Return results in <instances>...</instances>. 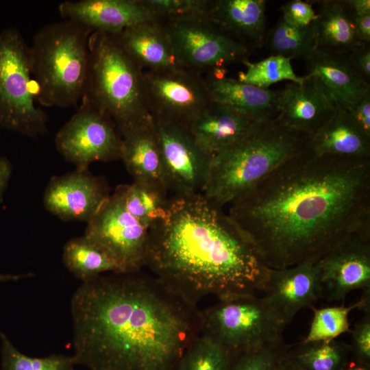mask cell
<instances>
[{
  "instance_id": "cell-1",
  "label": "cell",
  "mask_w": 370,
  "mask_h": 370,
  "mask_svg": "<svg viewBox=\"0 0 370 370\" xmlns=\"http://www.w3.org/2000/svg\"><path fill=\"white\" fill-rule=\"evenodd\" d=\"M227 213L267 267L319 259L345 237L370 231V158L317 156L306 147Z\"/></svg>"
},
{
  "instance_id": "cell-2",
  "label": "cell",
  "mask_w": 370,
  "mask_h": 370,
  "mask_svg": "<svg viewBox=\"0 0 370 370\" xmlns=\"http://www.w3.org/2000/svg\"><path fill=\"white\" fill-rule=\"evenodd\" d=\"M71 311L73 357L88 370H179L202 332L197 305L141 270L82 282Z\"/></svg>"
},
{
  "instance_id": "cell-3",
  "label": "cell",
  "mask_w": 370,
  "mask_h": 370,
  "mask_svg": "<svg viewBox=\"0 0 370 370\" xmlns=\"http://www.w3.org/2000/svg\"><path fill=\"white\" fill-rule=\"evenodd\" d=\"M145 267L197 305L208 295H258L269 270L228 213L201 193L169 200L149 228Z\"/></svg>"
},
{
  "instance_id": "cell-4",
  "label": "cell",
  "mask_w": 370,
  "mask_h": 370,
  "mask_svg": "<svg viewBox=\"0 0 370 370\" xmlns=\"http://www.w3.org/2000/svg\"><path fill=\"white\" fill-rule=\"evenodd\" d=\"M309 137L275 117L256 123L238 142L211 158L201 194L221 208L231 205L301 152Z\"/></svg>"
},
{
  "instance_id": "cell-5",
  "label": "cell",
  "mask_w": 370,
  "mask_h": 370,
  "mask_svg": "<svg viewBox=\"0 0 370 370\" xmlns=\"http://www.w3.org/2000/svg\"><path fill=\"white\" fill-rule=\"evenodd\" d=\"M87 27L68 19L39 29L29 47L36 100L42 106L66 108L81 101L90 76Z\"/></svg>"
},
{
  "instance_id": "cell-6",
  "label": "cell",
  "mask_w": 370,
  "mask_h": 370,
  "mask_svg": "<svg viewBox=\"0 0 370 370\" xmlns=\"http://www.w3.org/2000/svg\"><path fill=\"white\" fill-rule=\"evenodd\" d=\"M86 96L115 125L119 134L153 121L145 95L143 70L127 54L116 36L92 32Z\"/></svg>"
},
{
  "instance_id": "cell-7",
  "label": "cell",
  "mask_w": 370,
  "mask_h": 370,
  "mask_svg": "<svg viewBox=\"0 0 370 370\" xmlns=\"http://www.w3.org/2000/svg\"><path fill=\"white\" fill-rule=\"evenodd\" d=\"M29 47L15 28L0 32V127L25 136L47 133L48 116L35 104Z\"/></svg>"
},
{
  "instance_id": "cell-8",
  "label": "cell",
  "mask_w": 370,
  "mask_h": 370,
  "mask_svg": "<svg viewBox=\"0 0 370 370\" xmlns=\"http://www.w3.org/2000/svg\"><path fill=\"white\" fill-rule=\"evenodd\" d=\"M202 333L230 353L283 341L286 325L262 296L243 294L219 299L201 310Z\"/></svg>"
},
{
  "instance_id": "cell-9",
  "label": "cell",
  "mask_w": 370,
  "mask_h": 370,
  "mask_svg": "<svg viewBox=\"0 0 370 370\" xmlns=\"http://www.w3.org/2000/svg\"><path fill=\"white\" fill-rule=\"evenodd\" d=\"M162 21L183 66L201 75L243 63L254 51L205 18L186 16Z\"/></svg>"
},
{
  "instance_id": "cell-10",
  "label": "cell",
  "mask_w": 370,
  "mask_h": 370,
  "mask_svg": "<svg viewBox=\"0 0 370 370\" xmlns=\"http://www.w3.org/2000/svg\"><path fill=\"white\" fill-rule=\"evenodd\" d=\"M76 113L56 136L58 152L77 169L120 159L122 138L112 120L86 96Z\"/></svg>"
},
{
  "instance_id": "cell-11",
  "label": "cell",
  "mask_w": 370,
  "mask_h": 370,
  "mask_svg": "<svg viewBox=\"0 0 370 370\" xmlns=\"http://www.w3.org/2000/svg\"><path fill=\"white\" fill-rule=\"evenodd\" d=\"M149 228L125 209L116 189L87 223L84 236L102 247L121 273L134 272L145 267Z\"/></svg>"
},
{
  "instance_id": "cell-12",
  "label": "cell",
  "mask_w": 370,
  "mask_h": 370,
  "mask_svg": "<svg viewBox=\"0 0 370 370\" xmlns=\"http://www.w3.org/2000/svg\"><path fill=\"white\" fill-rule=\"evenodd\" d=\"M146 99L153 119L188 129L211 102L204 76L186 69L144 71Z\"/></svg>"
},
{
  "instance_id": "cell-13",
  "label": "cell",
  "mask_w": 370,
  "mask_h": 370,
  "mask_svg": "<svg viewBox=\"0 0 370 370\" xmlns=\"http://www.w3.org/2000/svg\"><path fill=\"white\" fill-rule=\"evenodd\" d=\"M168 190L174 195L201 193L211 158L182 126L153 119Z\"/></svg>"
},
{
  "instance_id": "cell-14",
  "label": "cell",
  "mask_w": 370,
  "mask_h": 370,
  "mask_svg": "<svg viewBox=\"0 0 370 370\" xmlns=\"http://www.w3.org/2000/svg\"><path fill=\"white\" fill-rule=\"evenodd\" d=\"M320 299L343 301L354 291H370V231L351 234L319 260Z\"/></svg>"
},
{
  "instance_id": "cell-15",
  "label": "cell",
  "mask_w": 370,
  "mask_h": 370,
  "mask_svg": "<svg viewBox=\"0 0 370 370\" xmlns=\"http://www.w3.org/2000/svg\"><path fill=\"white\" fill-rule=\"evenodd\" d=\"M105 181L88 169L53 177L45 190L43 204L64 221L88 223L110 197Z\"/></svg>"
},
{
  "instance_id": "cell-16",
  "label": "cell",
  "mask_w": 370,
  "mask_h": 370,
  "mask_svg": "<svg viewBox=\"0 0 370 370\" xmlns=\"http://www.w3.org/2000/svg\"><path fill=\"white\" fill-rule=\"evenodd\" d=\"M319 260L310 258L282 269L269 268L260 293L286 325L299 310L314 306L320 299Z\"/></svg>"
},
{
  "instance_id": "cell-17",
  "label": "cell",
  "mask_w": 370,
  "mask_h": 370,
  "mask_svg": "<svg viewBox=\"0 0 370 370\" xmlns=\"http://www.w3.org/2000/svg\"><path fill=\"white\" fill-rule=\"evenodd\" d=\"M337 106L322 83L306 75L301 84L280 90L276 119L310 136L334 114Z\"/></svg>"
},
{
  "instance_id": "cell-18",
  "label": "cell",
  "mask_w": 370,
  "mask_h": 370,
  "mask_svg": "<svg viewBox=\"0 0 370 370\" xmlns=\"http://www.w3.org/2000/svg\"><path fill=\"white\" fill-rule=\"evenodd\" d=\"M63 19L80 24L92 32L118 36L125 29L160 20L140 0L66 1L58 6Z\"/></svg>"
},
{
  "instance_id": "cell-19",
  "label": "cell",
  "mask_w": 370,
  "mask_h": 370,
  "mask_svg": "<svg viewBox=\"0 0 370 370\" xmlns=\"http://www.w3.org/2000/svg\"><path fill=\"white\" fill-rule=\"evenodd\" d=\"M210 101L257 122L276 116L280 90L262 88L226 76L225 68L204 77Z\"/></svg>"
},
{
  "instance_id": "cell-20",
  "label": "cell",
  "mask_w": 370,
  "mask_h": 370,
  "mask_svg": "<svg viewBox=\"0 0 370 370\" xmlns=\"http://www.w3.org/2000/svg\"><path fill=\"white\" fill-rule=\"evenodd\" d=\"M116 36L127 54L143 71L185 69L162 20L129 27Z\"/></svg>"
},
{
  "instance_id": "cell-21",
  "label": "cell",
  "mask_w": 370,
  "mask_h": 370,
  "mask_svg": "<svg viewBox=\"0 0 370 370\" xmlns=\"http://www.w3.org/2000/svg\"><path fill=\"white\" fill-rule=\"evenodd\" d=\"M266 3L264 0H210L205 18L254 50L264 45Z\"/></svg>"
},
{
  "instance_id": "cell-22",
  "label": "cell",
  "mask_w": 370,
  "mask_h": 370,
  "mask_svg": "<svg viewBox=\"0 0 370 370\" xmlns=\"http://www.w3.org/2000/svg\"><path fill=\"white\" fill-rule=\"evenodd\" d=\"M258 123L211 101L188 130L197 145L212 158L238 142Z\"/></svg>"
},
{
  "instance_id": "cell-23",
  "label": "cell",
  "mask_w": 370,
  "mask_h": 370,
  "mask_svg": "<svg viewBox=\"0 0 370 370\" xmlns=\"http://www.w3.org/2000/svg\"><path fill=\"white\" fill-rule=\"evenodd\" d=\"M306 148L317 156L370 158V138L355 123L348 111L338 106L309 137Z\"/></svg>"
},
{
  "instance_id": "cell-24",
  "label": "cell",
  "mask_w": 370,
  "mask_h": 370,
  "mask_svg": "<svg viewBox=\"0 0 370 370\" xmlns=\"http://www.w3.org/2000/svg\"><path fill=\"white\" fill-rule=\"evenodd\" d=\"M121 138L120 159L134 181L151 184L168 191L153 121Z\"/></svg>"
},
{
  "instance_id": "cell-25",
  "label": "cell",
  "mask_w": 370,
  "mask_h": 370,
  "mask_svg": "<svg viewBox=\"0 0 370 370\" xmlns=\"http://www.w3.org/2000/svg\"><path fill=\"white\" fill-rule=\"evenodd\" d=\"M306 64L307 75L322 83L338 107L347 108L370 92V85L357 76L345 56L315 50Z\"/></svg>"
},
{
  "instance_id": "cell-26",
  "label": "cell",
  "mask_w": 370,
  "mask_h": 370,
  "mask_svg": "<svg viewBox=\"0 0 370 370\" xmlns=\"http://www.w3.org/2000/svg\"><path fill=\"white\" fill-rule=\"evenodd\" d=\"M315 2L319 4L312 23L316 50L347 55L360 43L355 32L352 10L346 0Z\"/></svg>"
},
{
  "instance_id": "cell-27",
  "label": "cell",
  "mask_w": 370,
  "mask_h": 370,
  "mask_svg": "<svg viewBox=\"0 0 370 370\" xmlns=\"http://www.w3.org/2000/svg\"><path fill=\"white\" fill-rule=\"evenodd\" d=\"M62 261L77 278L86 282L109 273H121L114 259L96 243L84 235L64 245Z\"/></svg>"
},
{
  "instance_id": "cell-28",
  "label": "cell",
  "mask_w": 370,
  "mask_h": 370,
  "mask_svg": "<svg viewBox=\"0 0 370 370\" xmlns=\"http://www.w3.org/2000/svg\"><path fill=\"white\" fill-rule=\"evenodd\" d=\"M116 189L125 209L144 225L150 227L166 217L169 200L166 190L136 181L119 185Z\"/></svg>"
},
{
  "instance_id": "cell-29",
  "label": "cell",
  "mask_w": 370,
  "mask_h": 370,
  "mask_svg": "<svg viewBox=\"0 0 370 370\" xmlns=\"http://www.w3.org/2000/svg\"><path fill=\"white\" fill-rule=\"evenodd\" d=\"M288 354L305 370H346L353 362L349 344L336 339L300 342Z\"/></svg>"
},
{
  "instance_id": "cell-30",
  "label": "cell",
  "mask_w": 370,
  "mask_h": 370,
  "mask_svg": "<svg viewBox=\"0 0 370 370\" xmlns=\"http://www.w3.org/2000/svg\"><path fill=\"white\" fill-rule=\"evenodd\" d=\"M310 308L313 318L306 337L301 342L308 343L336 339L342 334L351 332L348 316L352 310L359 309L365 313L370 312V291H363L361 299L348 306L343 303L337 306Z\"/></svg>"
},
{
  "instance_id": "cell-31",
  "label": "cell",
  "mask_w": 370,
  "mask_h": 370,
  "mask_svg": "<svg viewBox=\"0 0 370 370\" xmlns=\"http://www.w3.org/2000/svg\"><path fill=\"white\" fill-rule=\"evenodd\" d=\"M263 45L267 47L271 55L306 62L316 50L312 23L307 27H297L280 18L267 32Z\"/></svg>"
},
{
  "instance_id": "cell-32",
  "label": "cell",
  "mask_w": 370,
  "mask_h": 370,
  "mask_svg": "<svg viewBox=\"0 0 370 370\" xmlns=\"http://www.w3.org/2000/svg\"><path fill=\"white\" fill-rule=\"evenodd\" d=\"M291 61L290 58L278 55H270L256 62L245 60L242 64L246 71L239 72L237 79L262 88H269L271 84L283 80L301 84L305 76L295 74Z\"/></svg>"
},
{
  "instance_id": "cell-33",
  "label": "cell",
  "mask_w": 370,
  "mask_h": 370,
  "mask_svg": "<svg viewBox=\"0 0 370 370\" xmlns=\"http://www.w3.org/2000/svg\"><path fill=\"white\" fill-rule=\"evenodd\" d=\"M230 358L229 351L201 332L186 349L179 370H225Z\"/></svg>"
},
{
  "instance_id": "cell-34",
  "label": "cell",
  "mask_w": 370,
  "mask_h": 370,
  "mask_svg": "<svg viewBox=\"0 0 370 370\" xmlns=\"http://www.w3.org/2000/svg\"><path fill=\"white\" fill-rule=\"evenodd\" d=\"M0 336L2 370H74L76 365L73 356H28L20 352L4 334Z\"/></svg>"
},
{
  "instance_id": "cell-35",
  "label": "cell",
  "mask_w": 370,
  "mask_h": 370,
  "mask_svg": "<svg viewBox=\"0 0 370 370\" xmlns=\"http://www.w3.org/2000/svg\"><path fill=\"white\" fill-rule=\"evenodd\" d=\"M289 348L283 341H280L249 350L231 353L225 370H275Z\"/></svg>"
},
{
  "instance_id": "cell-36",
  "label": "cell",
  "mask_w": 370,
  "mask_h": 370,
  "mask_svg": "<svg viewBox=\"0 0 370 370\" xmlns=\"http://www.w3.org/2000/svg\"><path fill=\"white\" fill-rule=\"evenodd\" d=\"M160 20L197 16L206 18L210 0H140Z\"/></svg>"
},
{
  "instance_id": "cell-37",
  "label": "cell",
  "mask_w": 370,
  "mask_h": 370,
  "mask_svg": "<svg viewBox=\"0 0 370 370\" xmlns=\"http://www.w3.org/2000/svg\"><path fill=\"white\" fill-rule=\"evenodd\" d=\"M350 333L349 344L354 362L370 367V312L357 321Z\"/></svg>"
},
{
  "instance_id": "cell-38",
  "label": "cell",
  "mask_w": 370,
  "mask_h": 370,
  "mask_svg": "<svg viewBox=\"0 0 370 370\" xmlns=\"http://www.w3.org/2000/svg\"><path fill=\"white\" fill-rule=\"evenodd\" d=\"M282 18L288 24L297 27L311 25L317 14L310 1L292 0L281 6Z\"/></svg>"
},
{
  "instance_id": "cell-39",
  "label": "cell",
  "mask_w": 370,
  "mask_h": 370,
  "mask_svg": "<svg viewBox=\"0 0 370 370\" xmlns=\"http://www.w3.org/2000/svg\"><path fill=\"white\" fill-rule=\"evenodd\" d=\"M345 56L357 76L370 85V42L360 43Z\"/></svg>"
},
{
  "instance_id": "cell-40",
  "label": "cell",
  "mask_w": 370,
  "mask_h": 370,
  "mask_svg": "<svg viewBox=\"0 0 370 370\" xmlns=\"http://www.w3.org/2000/svg\"><path fill=\"white\" fill-rule=\"evenodd\" d=\"M345 108L358 127L370 138V92Z\"/></svg>"
},
{
  "instance_id": "cell-41",
  "label": "cell",
  "mask_w": 370,
  "mask_h": 370,
  "mask_svg": "<svg viewBox=\"0 0 370 370\" xmlns=\"http://www.w3.org/2000/svg\"><path fill=\"white\" fill-rule=\"evenodd\" d=\"M354 24L358 41L370 42V12L354 13Z\"/></svg>"
},
{
  "instance_id": "cell-42",
  "label": "cell",
  "mask_w": 370,
  "mask_h": 370,
  "mask_svg": "<svg viewBox=\"0 0 370 370\" xmlns=\"http://www.w3.org/2000/svg\"><path fill=\"white\" fill-rule=\"evenodd\" d=\"M12 166L10 161L4 157L0 156V204L3 201V195L8 187Z\"/></svg>"
},
{
  "instance_id": "cell-43",
  "label": "cell",
  "mask_w": 370,
  "mask_h": 370,
  "mask_svg": "<svg viewBox=\"0 0 370 370\" xmlns=\"http://www.w3.org/2000/svg\"><path fill=\"white\" fill-rule=\"evenodd\" d=\"M354 13L370 12L369 0H346Z\"/></svg>"
},
{
  "instance_id": "cell-44",
  "label": "cell",
  "mask_w": 370,
  "mask_h": 370,
  "mask_svg": "<svg viewBox=\"0 0 370 370\" xmlns=\"http://www.w3.org/2000/svg\"><path fill=\"white\" fill-rule=\"evenodd\" d=\"M275 370H305V369L302 368L292 358H291L287 353V354L280 360Z\"/></svg>"
},
{
  "instance_id": "cell-45",
  "label": "cell",
  "mask_w": 370,
  "mask_h": 370,
  "mask_svg": "<svg viewBox=\"0 0 370 370\" xmlns=\"http://www.w3.org/2000/svg\"><path fill=\"white\" fill-rule=\"evenodd\" d=\"M34 276L33 273H28L25 274L12 275V274H0V282L7 281H17L18 280L31 278Z\"/></svg>"
},
{
  "instance_id": "cell-46",
  "label": "cell",
  "mask_w": 370,
  "mask_h": 370,
  "mask_svg": "<svg viewBox=\"0 0 370 370\" xmlns=\"http://www.w3.org/2000/svg\"><path fill=\"white\" fill-rule=\"evenodd\" d=\"M346 370H370V367L352 362Z\"/></svg>"
}]
</instances>
